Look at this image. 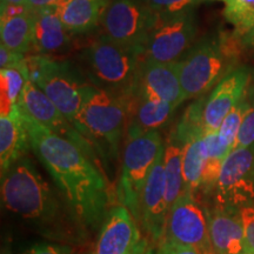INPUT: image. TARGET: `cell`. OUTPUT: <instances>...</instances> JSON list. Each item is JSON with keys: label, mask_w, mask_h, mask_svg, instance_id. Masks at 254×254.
<instances>
[{"label": "cell", "mask_w": 254, "mask_h": 254, "mask_svg": "<svg viewBox=\"0 0 254 254\" xmlns=\"http://www.w3.org/2000/svg\"><path fill=\"white\" fill-rule=\"evenodd\" d=\"M21 113L31 150L52 177L79 225L84 231H95L103 225L112 201L98 164L74 142L50 131L23 110Z\"/></svg>", "instance_id": "1"}, {"label": "cell", "mask_w": 254, "mask_h": 254, "mask_svg": "<svg viewBox=\"0 0 254 254\" xmlns=\"http://www.w3.org/2000/svg\"><path fill=\"white\" fill-rule=\"evenodd\" d=\"M1 204L47 239L75 244L85 231L59 192L44 179L30 158L23 157L1 176Z\"/></svg>", "instance_id": "2"}, {"label": "cell", "mask_w": 254, "mask_h": 254, "mask_svg": "<svg viewBox=\"0 0 254 254\" xmlns=\"http://www.w3.org/2000/svg\"><path fill=\"white\" fill-rule=\"evenodd\" d=\"M241 46L233 32H209L187 51L180 64V81L185 99L208 94L222 79L240 66Z\"/></svg>", "instance_id": "3"}, {"label": "cell", "mask_w": 254, "mask_h": 254, "mask_svg": "<svg viewBox=\"0 0 254 254\" xmlns=\"http://www.w3.org/2000/svg\"><path fill=\"white\" fill-rule=\"evenodd\" d=\"M128 99L87 82L73 126L100 154L117 157L127 129Z\"/></svg>", "instance_id": "4"}, {"label": "cell", "mask_w": 254, "mask_h": 254, "mask_svg": "<svg viewBox=\"0 0 254 254\" xmlns=\"http://www.w3.org/2000/svg\"><path fill=\"white\" fill-rule=\"evenodd\" d=\"M78 66L88 82L100 90L131 99L142 56L101 36L78 56Z\"/></svg>", "instance_id": "5"}, {"label": "cell", "mask_w": 254, "mask_h": 254, "mask_svg": "<svg viewBox=\"0 0 254 254\" xmlns=\"http://www.w3.org/2000/svg\"><path fill=\"white\" fill-rule=\"evenodd\" d=\"M30 80L50 98L57 109L74 124L88 80L78 65L47 56L27 57Z\"/></svg>", "instance_id": "6"}, {"label": "cell", "mask_w": 254, "mask_h": 254, "mask_svg": "<svg viewBox=\"0 0 254 254\" xmlns=\"http://www.w3.org/2000/svg\"><path fill=\"white\" fill-rule=\"evenodd\" d=\"M163 146L160 133L152 131L136 138L127 139L124 148L117 196L120 204L131 212L139 226L142 190Z\"/></svg>", "instance_id": "7"}, {"label": "cell", "mask_w": 254, "mask_h": 254, "mask_svg": "<svg viewBox=\"0 0 254 254\" xmlns=\"http://www.w3.org/2000/svg\"><path fill=\"white\" fill-rule=\"evenodd\" d=\"M158 20L159 15L147 0H111L101 20L103 36L142 56L146 41Z\"/></svg>", "instance_id": "8"}, {"label": "cell", "mask_w": 254, "mask_h": 254, "mask_svg": "<svg viewBox=\"0 0 254 254\" xmlns=\"http://www.w3.org/2000/svg\"><path fill=\"white\" fill-rule=\"evenodd\" d=\"M214 207L240 213L254 207V144L233 148L222 163L214 190Z\"/></svg>", "instance_id": "9"}, {"label": "cell", "mask_w": 254, "mask_h": 254, "mask_svg": "<svg viewBox=\"0 0 254 254\" xmlns=\"http://www.w3.org/2000/svg\"><path fill=\"white\" fill-rule=\"evenodd\" d=\"M198 36V18L194 6L170 17L159 18L142 50V58L160 63L178 62Z\"/></svg>", "instance_id": "10"}, {"label": "cell", "mask_w": 254, "mask_h": 254, "mask_svg": "<svg viewBox=\"0 0 254 254\" xmlns=\"http://www.w3.org/2000/svg\"><path fill=\"white\" fill-rule=\"evenodd\" d=\"M165 239L179 245L192 247L201 254H214L209 239L206 208L195 194L184 192L168 212Z\"/></svg>", "instance_id": "11"}, {"label": "cell", "mask_w": 254, "mask_h": 254, "mask_svg": "<svg viewBox=\"0 0 254 254\" xmlns=\"http://www.w3.org/2000/svg\"><path fill=\"white\" fill-rule=\"evenodd\" d=\"M18 105L31 118L45 126L50 131L78 145L92 160L98 164L95 151L92 145L57 109V106L51 101L50 98L30 80V78L26 80Z\"/></svg>", "instance_id": "12"}, {"label": "cell", "mask_w": 254, "mask_h": 254, "mask_svg": "<svg viewBox=\"0 0 254 254\" xmlns=\"http://www.w3.org/2000/svg\"><path fill=\"white\" fill-rule=\"evenodd\" d=\"M132 97L165 101L178 107L185 99L180 81V64L141 59ZM131 97V98H132Z\"/></svg>", "instance_id": "13"}, {"label": "cell", "mask_w": 254, "mask_h": 254, "mask_svg": "<svg viewBox=\"0 0 254 254\" xmlns=\"http://www.w3.org/2000/svg\"><path fill=\"white\" fill-rule=\"evenodd\" d=\"M164 153L165 144L148 174L141 196L140 227L147 236L146 239L153 245H158L164 238L168 215L166 182L164 176Z\"/></svg>", "instance_id": "14"}, {"label": "cell", "mask_w": 254, "mask_h": 254, "mask_svg": "<svg viewBox=\"0 0 254 254\" xmlns=\"http://www.w3.org/2000/svg\"><path fill=\"white\" fill-rule=\"evenodd\" d=\"M253 69L240 65L206 95L204 104L205 134L218 132L222 122L244 97Z\"/></svg>", "instance_id": "15"}, {"label": "cell", "mask_w": 254, "mask_h": 254, "mask_svg": "<svg viewBox=\"0 0 254 254\" xmlns=\"http://www.w3.org/2000/svg\"><path fill=\"white\" fill-rule=\"evenodd\" d=\"M141 240L139 224L125 206H113L100 226L93 254H126Z\"/></svg>", "instance_id": "16"}, {"label": "cell", "mask_w": 254, "mask_h": 254, "mask_svg": "<svg viewBox=\"0 0 254 254\" xmlns=\"http://www.w3.org/2000/svg\"><path fill=\"white\" fill-rule=\"evenodd\" d=\"M209 239L214 254H241L246 247L240 213L206 208Z\"/></svg>", "instance_id": "17"}, {"label": "cell", "mask_w": 254, "mask_h": 254, "mask_svg": "<svg viewBox=\"0 0 254 254\" xmlns=\"http://www.w3.org/2000/svg\"><path fill=\"white\" fill-rule=\"evenodd\" d=\"M31 150L30 138L19 105L0 114V172L5 174L19 159Z\"/></svg>", "instance_id": "18"}, {"label": "cell", "mask_w": 254, "mask_h": 254, "mask_svg": "<svg viewBox=\"0 0 254 254\" xmlns=\"http://www.w3.org/2000/svg\"><path fill=\"white\" fill-rule=\"evenodd\" d=\"M176 110V105L165 101L132 97L128 101L127 139H133L148 132L158 131L160 127L168 123Z\"/></svg>", "instance_id": "19"}, {"label": "cell", "mask_w": 254, "mask_h": 254, "mask_svg": "<svg viewBox=\"0 0 254 254\" xmlns=\"http://www.w3.org/2000/svg\"><path fill=\"white\" fill-rule=\"evenodd\" d=\"M1 44L15 52L32 51L34 37V12L26 6H8L0 11Z\"/></svg>", "instance_id": "20"}, {"label": "cell", "mask_w": 254, "mask_h": 254, "mask_svg": "<svg viewBox=\"0 0 254 254\" xmlns=\"http://www.w3.org/2000/svg\"><path fill=\"white\" fill-rule=\"evenodd\" d=\"M34 12V37L32 50L39 56H52L63 52L71 45L73 34L53 8Z\"/></svg>", "instance_id": "21"}, {"label": "cell", "mask_w": 254, "mask_h": 254, "mask_svg": "<svg viewBox=\"0 0 254 254\" xmlns=\"http://www.w3.org/2000/svg\"><path fill=\"white\" fill-rule=\"evenodd\" d=\"M111 0H65L55 12L73 36L86 34L99 26Z\"/></svg>", "instance_id": "22"}, {"label": "cell", "mask_w": 254, "mask_h": 254, "mask_svg": "<svg viewBox=\"0 0 254 254\" xmlns=\"http://www.w3.org/2000/svg\"><path fill=\"white\" fill-rule=\"evenodd\" d=\"M183 148L184 145L171 131L165 144L164 176L166 182V198L168 212L172 205L184 192L183 177Z\"/></svg>", "instance_id": "23"}, {"label": "cell", "mask_w": 254, "mask_h": 254, "mask_svg": "<svg viewBox=\"0 0 254 254\" xmlns=\"http://www.w3.org/2000/svg\"><path fill=\"white\" fill-rule=\"evenodd\" d=\"M204 138V136H202ZM202 138L193 139L183 148L184 190L196 195L201 185L206 155Z\"/></svg>", "instance_id": "24"}, {"label": "cell", "mask_w": 254, "mask_h": 254, "mask_svg": "<svg viewBox=\"0 0 254 254\" xmlns=\"http://www.w3.org/2000/svg\"><path fill=\"white\" fill-rule=\"evenodd\" d=\"M206 95L196 98L192 104L187 106L182 118L172 129L173 134L183 145L193 139L202 138L205 135L204 104Z\"/></svg>", "instance_id": "25"}, {"label": "cell", "mask_w": 254, "mask_h": 254, "mask_svg": "<svg viewBox=\"0 0 254 254\" xmlns=\"http://www.w3.org/2000/svg\"><path fill=\"white\" fill-rule=\"evenodd\" d=\"M224 2V17L240 38L254 27V0H215Z\"/></svg>", "instance_id": "26"}, {"label": "cell", "mask_w": 254, "mask_h": 254, "mask_svg": "<svg viewBox=\"0 0 254 254\" xmlns=\"http://www.w3.org/2000/svg\"><path fill=\"white\" fill-rule=\"evenodd\" d=\"M30 71L21 72L14 68L0 69V88H1V114H6L18 105L23 93Z\"/></svg>", "instance_id": "27"}, {"label": "cell", "mask_w": 254, "mask_h": 254, "mask_svg": "<svg viewBox=\"0 0 254 254\" xmlns=\"http://www.w3.org/2000/svg\"><path fill=\"white\" fill-rule=\"evenodd\" d=\"M249 110V99L246 97V92L241 100L238 103L233 110L227 114L226 118L222 122L220 128H219V135L221 140L226 144L231 150H233L236 146L238 132H239L241 123H243L244 117Z\"/></svg>", "instance_id": "28"}, {"label": "cell", "mask_w": 254, "mask_h": 254, "mask_svg": "<svg viewBox=\"0 0 254 254\" xmlns=\"http://www.w3.org/2000/svg\"><path fill=\"white\" fill-rule=\"evenodd\" d=\"M246 97L249 99V110L241 123L234 148L247 147L254 144V69L252 71L249 86H247Z\"/></svg>", "instance_id": "29"}, {"label": "cell", "mask_w": 254, "mask_h": 254, "mask_svg": "<svg viewBox=\"0 0 254 254\" xmlns=\"http://www.w3.org/2000/svg\"><path fill=\"white\" fill-rule=\"evenodd\" d=\"M159 18L170 17L194 6L196 0H147Z\"/></svg>", "instance_id": "30"}, {"label": "cell", "mask_w": 254, "mask_h": 254, "mask_svg": "<svg viewBox=\"0 0 254 254\" xmlns=\"http://www.w3.org/2000/svg\"><path fill=\"white\" fill-rule=\"evenodd\" d=\"M0 68H14L21 72H28L27 58L23 53L9 50L0 44Z\"/></svg>", "instance_id": "31"}, {"label": "cell", "mask_w": 254, "mask_h": 254, "mask_svg": "<svg viewBox=\"0 0 254 254\" xmlns=\"http://www.w3.org/2000/svg\"><path fill=\"white\" fill-rule=\"evenodd\" d=\"M21 254H73L72 247L66 244L38 243L28 247Z\"/></svg>", "instance_id": "32"}, {"label": "cell", "mask_w": 254, "mask_h": 254, "mask_svg": "<svg viewBox=\"0 0 254 254\" xmlns=\"http://www.w3.org/2000/svg\"><path fill=\"white\" fill-rule=\"evenodd\" d=\"M240 218L244 226L246 245L254 251V207L241 209Z\"/></svg>", "instance_id": "33"}, {"label": "cell", "mask_w": 254, "mask_h": 254, "mask_svg": "<svg viewBox=\"0 0 254 254\" xmlns=\"http://www.w3.org/2000/svg\"><path fill=\"white\" fill-rule=\"evenodd\" d=\"M157 254H201L198 250L192 249V247H187L179 245V244L173 243L167 239L160 240V243L157 246Z\"/></svg>", "instance_id": "34"}, {"label": "cell", "mask_w": 254, "mask_h": 254, "mask_svg": "<svg viewBox=\"0 0 254 254\" xmlns=\"http://www.w3.org/2000/svg\"><path fill=\"white\" fill-rule=\"evenodd\" d=\"M65 0H26V7L31 11H38V9L56 8Z\"/></svg>", "instance_id": "35"}, {"label": "cell", "mask_w": 254, "mask_h": 254, "mask_svg": "<svg viewBox=\"0 0 254 254\" xmlns=\"http://www.w3.org/2000/svg\"><path fill=\"white\" fill-rule=\"evenodd\" d=\"M239 40L244 49L254 50V27L247 32L246 34H244L243 37H240Z\"/></svg>", "instance_id": "36"}, {"label": "cell", "mask_w": 254, "mask_h": 254, "mask_svg": "<svg viewBox=\"0 0 254 254\" xmlns=\"http://www.w3.org/2000/svg\"><path fill=\"white\" fill-rule=\"evenodd\" d=\"M148 246H150V241L146 239V238H141V240L136 243L126 254H144Z\"/></svg>", "instance_id": "37"}, {"label": "cell", "mask_w": 254, "mask_h": 254, "mask_svg": "<svg viewBox=\"0 0 254 254\" xmlns=\"http://www.w3.org/2000/svg\"><path fill=\"white\" fill-rule=\"evenodd\" d=\"M26 0H0V11H4L8 6H25Z\"/></svg>", "instance_id": "38"}, {"label": "cell", "mask_w": 254, "mask_h": 254, "mask_svg": "<svg viewBox=\"0 0 254 254\" xmlns=\"http://www.w3.org/2000/svg\"><path fill=\"white\" fill-rule=\"evenodd\" d=\"M1 254H12V251H11V249H9V246L2 247Z\"/></svg>", "instance_id": "39"}, {"label": "cell", "mask_w": 254, "mask_h": 254, "mask_svg": "<svg viewBox=\"0 0 254 254\" xmlns=\"http://www.w3.org/2000/svg\"><path fill=\"white\" fill-rule=\"evenodd\" d=\"M241 254H254V251L251 249V247H249L246 245V247H245V250H244V252L241 253Z\"/></svg>", "instance_id": "40"}, {"label": "cell", "mask_w": 254, "mask_h": 254, "mask_svg": "<svg viewBox=\"0 0 254 254\" xmlns=\"http://www.w3.org/2000/svg\"><path fill=\"white\" fill-rule=\"evenodd\" d=\"M144 254H154V250H153V247H152L151 245L147 247V250L145 251V253Z\"/></svg>", "instance_id": "41"}, {"label": "cell", "mask_w": 254, "mask_h": 254, "mask_svg": "<svg viewBox=\"0 0 254 254\" xmlns=\"http://www.w3.org/2000/svg\"><path fill=\"white\" fill-rule=\"evenodd\" d=\"M90 254H93V253H90Z\"/></svg>", "instance_id": "42"}]
</instances>
